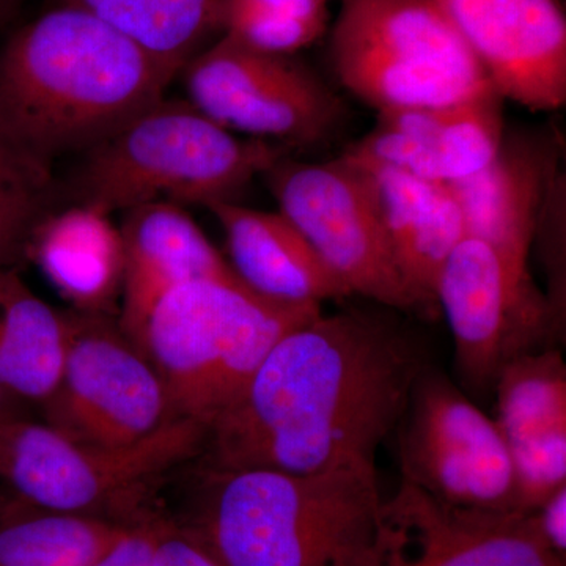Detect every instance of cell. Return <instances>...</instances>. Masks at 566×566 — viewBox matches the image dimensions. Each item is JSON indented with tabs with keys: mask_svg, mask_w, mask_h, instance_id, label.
Wrapping results in <instances>:
<instances>
[{
	"mask_svg": "<svg viewBox=\"0 0 566 566\" xmlns=\"http://www.w3.org/2000/svg\"><path fill=\"white\" fill-rule=\"evenodd\" d=\"M499 430L512 457L517 506L532 513L566 485V365L557 348L506 365L494 386Z\"/></svg>",
	"mask_w": 566,
	"mask_h": 566,
	"instance_id": "obj_17",
	"label": "cell"
},
{
	"mask_svg": "<svg viewBox=\"0 0 566 566\" xmlns=\"http://www.w3.org/2000/svg\"><path fill=\"white\" fill-rule=\"evenodd\" d=\"M562 155L557 134L505 133L497 155L482 170L450 185L463 212L465 237L528 266L547 205L565 180Z\"/></svg>",
	"mask_w": 566,
	"mask_h": 566,
	"instance_id": "obj_16",
	"label": "cell"
},
{
	"mask_svg": "<svg viewBox=\"0 0 566 566\" xmlns=\"http://www.w3.org/2000/svg\"><path fill=\"white\" fill-rule=\"evenodd\" d=\"M376 566H565L535 515L488 512L439 501L401 480L382 501Z\"/></svg>",
	"mask_w": 566,
	"mask_h": 566,
	"instance_id": "obj_13",
	"label": "cell"
},
{
	"mask_svg": "<svg viewBox=\"0 0 566 566\" xmlns=\"http://www.w3.org/2000/svg\"><path fill=\"white\" fill-rule=\"evenodd\" d=\"M264 175L279 211L301 230L352 296L424 316L395 263L375 193L359 164L345 153L316 164L285 156Z\"/></svg>",
	"mask_w": 566,
	"mask_h": 566,
	"instance_id": "obj_9",
	"label": "cell"
},
{
	"mask_svg": "<svg viewBox=\"0 0 566 566\" xmlns=\"http://www.w3.org/2000/svg\"><path fill=\"white\" fill-rule=\"evenodd\" d=\"M13 499L14 495L3 493V491L0 490V521H2V517L7 515V512H9Z\"/></svg>",
	"mask_w": 566,
	"mask_h": 566,
	"instance_id": "obj_32",
	"label": "cell"
},
{
	"mask_svg": "<svg viewBox=\"0 0 566 566\" xmlns=\"http://www.w3.org/2000/svg\"><path fill=\"white\" fill-rule=\"evenodd\" d=\"M185 521L227 566H376L381 493L376 468L296 474L208 469Z\"/></svg>",
	"mask_w": 566,
	"mask_h": 566,
	"instance_id": "obj_3",
	"label": "cell"
},
{
	"mask_svg": "<svg viewBox=\"0 0 566 566\" xmlns=\"http://www.w3.org/2000/svg\"><path fill=\"white\" fill-rule=\"evenodd\" d=\"M430 365L395 316L346 311L290 331L208 428L203 468L312 474L371 465Z\"/></svg>",
	"mask_w": 566,
	"mask_h": 566,
	"instance_id": "obj_1",
	"label": "cell"
},
{
	"mask_svg": "<svg viewBox=\"0 0 566 566\" xmlns=\"http://www.w3.org/2000/svg\"><path fill=\"white\" fill-rule=\"evenodd\" d=\"M504 99L494 91L444 106L379 112L378 122L346 153L401 172L453 185L497 155L505 126Z\"/></svg>",
	"mask_w": 566,
	"mask_h": 566,
	"instance_id": "obj_15",
	"label": "cell"
},
{
	"mask_svg": "<svg viewBox=\"0 0 566 566\" xmlns=\"http://www.w3.org/2000/svg\"><path fill=\"white\" fill-rule=\"evenodd\" d=\"M329 0H219L216 28L251 50L294 55L326 31Z\"/></svg>",
	"mask_w": 566,
	"mask_h": 566,
	"instance_id": "obj_25",
	"label": "cell"
},
{
	"mask_svg": "<svg viewBox=\"0 0 566 566\" xmlns=\"http://www.w3.org/2000/svg\"><path fill=\"white\" fill-rule=\"evenodd\" d=\"M536 527L543 542L557 556L566 553V485L558 488L534 512Z\"/></svg>",
	"mask_w": 566,
	"mask_h": 566,
	"instance_id": "obj_29",
	"label": "cell"
},
{
	"mask_svg": "<svg viewBox=\"0 0 566 566\" xmlns=\"http://www.w3.org/2000/svg\"><path fill=\"white\" fill-rule=\"evenodd\" d=\"M156 566H227L189 524L159 516L156 523Z\"/></svg>",
	"mask_w": 566,
	"mask_h": 566,
	"instance_id": "obj_27",
	"label": "cell"
},
{
	"mask_svg": "<svg viewBox=\"0 0 566 566\" xmlns=\"http://www.w3.org/2000/svg\"><path fill=\"white\" fill-rule=\"evenodd\" d=\"M289 148L238 137L189 103H161L85 151L80 203L111 216L145 203L233 202Z\"/></svg>",
	"mask_w": 566,
	"mask_h": 566,
	"instance_id": "obj_5",
	"label": "cell"
},
{
	"mask_svg": "<svg viewBox=\"0 0 566 566\" xmlns=\"http://www.w3.org/2000/svg\"><path fill=\"white\" fill-rule=\"evenodd\" d=\"M24 0H0V29L6 28L13 20Z\"/></svg>",
	"mask_w": 566,
	"mask_h": 566,
	"instance_id": "obj_31",
	"label": "cell"
},
{
	"mask_svg": "<svg viewBox=\"0 0 566 566\" xmlns=\"http://www.w3.org/2000/svg\"><path fill=\"white\" fill-rule=\"evenodd\" d=\"M208 210L226 233L233 273L253 293L277 303L312 305L352 296L281 211L234 202L212 203Z\"/></svg>",
	"mask_w": 566,
	"mask_h": 566,
	"instance_id": "obj_20",
	"label": "cell"
},
{
	"mask_svg": "<svg viewBox=\"0 0 566 566\" xmlns=\"http://www.w3.org/2000/svg\"><path fill=\"white\" fill-rule=\"evenodd\" d=\"M436 301L452 331L458 374L476 394L494 390L501 371L517 357L554 348L564 331L531 268L472 237L447 259Z\"/></svg>",
	"mask_w": 566,
	"mask_h": 566,
	"instance_id": "obj_10",
	"label": "cell"
},
{
	"mask_svg": "<svg viewBox=\"0 0 566 566\" xmlns=\"http://www.w3.org/2000/svg\"><path fill=\"white\" fill-rule=\"evenodd\" d=\"M346 156L367 175L381 214L387 241L409 292L433 316L439 307L436 286L439 274L465 237L463 212L450 185Z\"/></svg>",
	"mask_w": 566,
	"mask_h": 566,
	"instance_id": "obj_19",
	"label": "cell"
},
{
	"mask_svg": "<svg viewBox=\"0 0 566 566\" xmlns=\"http://www.w3.org/2000/svg\"><path fill=\"white\" fill-rule=\"evenodd\" d=\"M185 85L189 104L222 128L289 150L329 139L346 114L340 96L294 55L227 35L186 63Z\"/></svg>",
	"mask_w": 566,
	"mask_h": 566,
	"instance_id": "obj_11",
	"label": "cell"
},
{
	"mask_svg": "<svg viewBox=\"0 0 566 566\" xmlns=\"http://www.w3.org/2000/svg\"><path fill=\"white\" fill-rule=\"evenodd\" d=\"M65 349L43 423L84 444H134L169 422L161 378L117 315L62 312Z\"/></svg>",
	"mask_w": 566,
	"mask_h": 566,
	"instance_id": "obj_8",
	"label": "cell"
},
{
	"mask_svg": "<svg viewBox=\"0 0 566 566\" xmlns=\"http://www.w3.org/2000/svg\"><path fill=\"white\" fill-rule=\"evenodd\" d=\"M65 326L22 281L18 268L0 271V389L41 405L61 374Z\"/></svg>",
	"mask_w": 566,
	"mask_h": 566,
	"instance_id": "obj_22",
	"label": "cell"
},
{
	"mask_svg": "<svg viewBox=\"0 0 566 566\" xmlns=\"http://www.w3.org/2000/svg\"><path fill=\"white\" fill-rule=\"evenodd\" d=\"M29 255L71 308L115 314L125 255L120 229L109 216L81 203L50 212L32 234Z\"/></svg>",
	"mask_w": 566,
	"mask_h": 566,
	"instance_id": "obj_21",
	"label": "cell"
},
{
	"mask_svg": "<svg viewBox=\"0 0 566 566\" xmlns=\"http://www.w3.org/2000/svg\"><path fill=\"white\" fill-rule=\"evenodd\" d=\"M329 51L342 87L378 114L493 91L439 0H344Z\"/></svg>",
	"mask_w": 566,
	"mask_h": 566,
	"instance_id": "obj_7",
	"label": "cell"
},
{
	"mask_svg": "<svg viewBox=\"0 0 566 566\" xmlns=\"http://www.w3.org/2000/svg\"><path fill=\"white\" fill-rule=\"evenodd\" d=\"M128 527L14 497L0 521V566H92Z\"/></svg>",
	"mask_w": 566,
	"mask_h": 566,
	"instance_id": "obj_23",
	"label": "cell"
},
{
	"mask_svg": "<svg viewBox=\"0 0 566 566\" xmlns=\"http://www.w3.org/2000/svg\"><path fill=\"white\" fill-rule=\"evenodd\" d=\"M207 428L174 419L122 447L84 444L29 417L0 422V479L18 501L133 526L158 515L151 497L178 465L202 455Z\"/></svg>",
	"mask_w": 566,
	"mask_h": 566,
	"instance_id": "obj_6",
	"label": "cell"
},
{
	"mask_svg": "<svg viewBox=\"0 0 566 566\" xmlns=\"http://www.w3.org/2000/svg\"><path fill=\"white\" fill-rule=\"evenodd\" d=\"M177 71L76 7L46 11L0 48V128L51 167L164 99Z\"/></svg>",
	"mask_w": 566,
	"mask_h": 566,
	"instance_id": "obj_2",
	"label": "cell"
},
{
	"mask_svg": "<svg viewBox=\"0 0 566 566\" xmlns=\"http://www.w3.org/2000/svg\"><path fill=\"white\" fill-rule=\"evenodd\" d=\"M28 403L0 389V422L28 416Z\"/></svg>",
	"mask_w": 566,
	"mask_h": 566,
	"instance_id": "obj_30",
	"label": "cell"
},
{
	"mask_svg": "<svg viewBox=\"0 0 566 566\" xmlns=\"http://www.w3.org/2000/svg\"><path fill=\"white\" fill-rule=\"evenodd\" d=\"M394 434L403 482L447 504L521 512L497 423L444 375H420Z\"/></svg>",
	"mask_w": 566,
	"mask_h": 566,
	"instance_id": "obj_12",
	"label": "cell"
},
{
	"mask_svg": "<svg viewBox=\"0 0 566 566\" xmlns=\"http://www.w3.org/2000/svg\"><path fill=\"white\" fill-rule=\"evenodd\" d=\"M118 229L125 270L117 319L140 349L145 324L164 294L205 279L240 281L207 234L177 205L145 203L123 211Z\"/></svg>",
	"mask_w": 566,
	"mask_h": 566,
	"instance_id": "obj_18",
	"label": "cell"
},
{
	"mask_svg": "<svg viewBox=\"0 0 566 566\" xmlns=\"http://www.w3.org/2000/svg\"><path fill=\"white\" fill-rule=\"evenodd\" d=\"M99 18L177 73L216 29L219 0H61Z\"/></svg>",
	"mask_w": 566,
	"mask_h": 566,
	"instance_id": "obj_24",
	"label": "cell"
},
{
	"mask_svg": "<svg viewBox=\"0 0 566 566\" xmlns=\"http://www.w3.org/2000/svg\"><path fill=\"white\" fill-rule=\"evenodd\" d=\"M52 193L51 167L0 128V271L28 256L33 232L51 212Z\"/></svg>",
	"mask_w": 566,
	"mask_h": 566,
	"instance_id": "obj_26",
	"label": "cell"
},
{
	"mask_svg": "<svg viewBox=\"0 0 566 566\" xmlns=\"http://www.w3.org/2000/svg\"><path fill=\"white\" fill-rule=\"evenodd\" d=\"M150 520L133 524L92 566H156V523Z\"/></svg>",
	"mask_w": 566,
	"mask_h": 566,
	"instance_id": "obj_28",
	"label": "cell"
},
{
	"mask_svg": "<svg viewBox=\"0 0 566 566\" xmlns=\"http://www.w3.org/2000/svg\"><path fill=\"white\" fill-rule=\"evenodd\" d=\"M493 91L532 112L566 103V18L557 0H439Z\"/></svg>",
	"mask_w": 566,
	"mask_h": 566,
	"instance_id": "obj_14",
	"label": "cell"
},
{
	"mask_svg": "<svg viewBox=\"0 0 566 566\" xmlns=\"http://www.w3.org/2000/svg\"><path fill=\"white\" fill-rule=\"evenodd\" d=\"M322 314L283 304L241 281H193L164 294L145 324L142 349L161 378L170 419L205 428L244 392L279 340Z\"/></svg>",
	"mask_w": 566,
	"mask_h": 566,
	"instance_id": "obj_4",
	"label": "cell"
}]
</instances>
